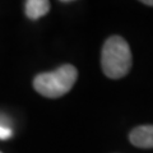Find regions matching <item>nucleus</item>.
<instances>
[{
    "instance_id": "2",
    "label": "nucleus",
    "mask_w": 153,
    "mask_h": 153,
    "mask_svg": "<svg viewBox=\"0 0 153 153\" xmlns=\"http://www.w3.org/2000/svg\"><path fill=\"white\" fill-rule=\"evenodd\" d=\"M78 78V70L73 65L65 64L56 70L46 71L35 76L33 88L47 98H59L73 88Z\"/></svg>"
},
{
    "instance_id": "5",
    "label": "nucleus",
    "mask_w": 153,
    "mask_h": 153,
    "mask_svg": "<svg viewBox=\"0 0 153 153\" xmlns=\"http://www.w3.org/2000/svg\"><path fill=\"white\" fill-rule=\"evenodd\" d=\"M12 135H13L12 128L9 125H7V124L0 123V139L7 140V139H9V138H12Z\"/></svg>"
},
{
    "instance_id": "1",
    "label": "nucleus",
    "mask_w": 153,
    "mask_h": 153,
    "mask_svg": "<svg viewBox=\"0 0 153 153\" xmlns=\"http://www.w3.org/2000/svg\"><path fill=\"white\" fill-rule=\"evenodd\" d=\"M102 70L111 79L125 76L131 68V51L129 44L121 36H111L102 47Z\"/></svg>"
},
{
    "instance_id": "7",
    "label": "nucleus",
    "mask_w": 153,
    "mask_h": 153,
    "mask_svg": "<svg viewBox=\"0 0 153 153\" xmlns=\"http://www.w3.org/2000/svg\"><path fill=\"white\" fill-rule=\"evenodd\" d=\"M0 153H1V152H0Z\"/></svg>"
},
{
    "instance_id": "6",
    "label": "nucleus",
    "mask_w": 153,
    "mask_h": 153,
    "mask_svg": "<svg viewBox=\"0 0 153 153\" xmlns=\"http://www.w3.org/2000/svg\"><path fill=\"white\" fill-rule=\"evenodd\" d=\"M143 4H146V5H149V7H153V0H143L142 1Z\"/></svg>"
},
{
    "instance_id": "3",
    "label": "nucleus",
    "mask_w": 153,
    "mask_h": 153,
    "mask_svg": "<svg viewBox=\"0 0 153 153\" xmlns=\"http://www.w3.org/2000/svg\"><path fill=\"white\" fill-rule=\"evenodd\" d=\"M129 139L138 148H153V125L134 128L129 134Z\"/></svg>"
},
{
    "instance_id": "4",
    "label": "nucleus",
    "mask_w": 153,
    "mask_h": 153,
    "mask_svg": "<svg viewBox=\"0 0 153 153\" xmlns=\"http://www.w3.org/2000/svg\"><path fill=\"white\" fill-rule=\"evenodd\" d=\"M25 10L28 18L36 21L49 13L50 1L47 0H27L25 3Z\"/></svg>"
}]
</instances>
